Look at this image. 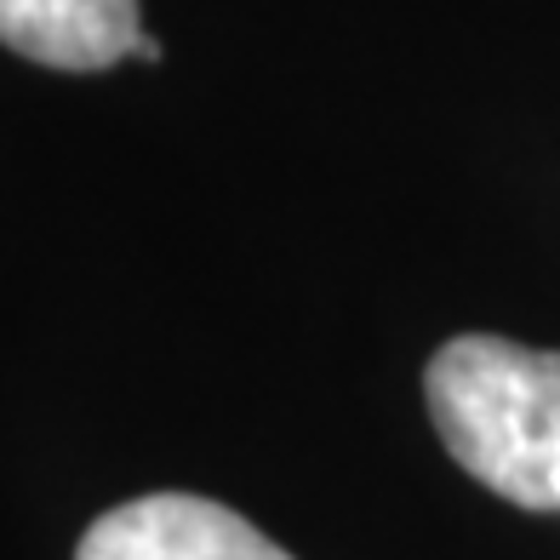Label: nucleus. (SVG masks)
<instances>
[{"label": "nucleus", "instance_id": "nucleus-4", "mask_svg": "<svg viewBox=\"0 0 560 560\" xmlns=\"http://www.w3.org/2000/svg\"><path fill=\"white\" fill-rule=\"evenodd\" d=\"M132 58H143V63H161V40H155V35H138Z\"/></svg>", "mask_w": 560, "mask_h": 560}, {"label": "nucleus", "instance_id": "nucleus-3", "mask_svg": "<svg viewBox=\"0 0 560 560\" xmlns=\"http://www.w3.org/2000/svg\"><path fill=\"white\" fill-rule=\"evenodd\" d=\"M143 35L138 0H0V46L40 69H115Z\"/></svg>", "mask_w": 560, "mask_h": 560}, {"label": "nucleus", "instance_id": "nucleus-1", "mask_svg": "<svg viewBox=\"0 0 560 560\" xmlns=\"http://www.w3.org/2000/svg\"><path fill=\"white\" fill-rule=\"evenodd\" d=\"M446 452L521 509H560V349L464 332L423 377Z\"/></svg>", "mask_w": 560, "mask_h": 560}, {"label": "nucleus", "instance_id": "nucleus-2", "mask_svg": "<svg viewBox=\"0 0 560 560\" xmlns=\"http://www.w3.org/2000/svg\"><path fill=\"white\" fill-rule=\"evenodd\" d=\"M74 560H292V555L212 498L149 492L97 515Z\"/></svg>", "mask_w": 560, "mask_h": 560}]
</instances>
